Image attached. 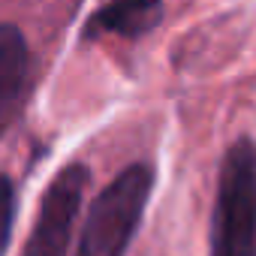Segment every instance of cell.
<instances>
[{
  "instance_id": "277c9868",
  "label": "cell",
  "mask_w": 256,
  "mask_h": 256,
  "mask_svg": "<svg viewBox=\"0 0 256 256\" xmlns=\"http://www.w3.org/2000/svg\"><path fill=\"white\" fill-rule=\"evenodd\" d=\"M163 18V0H108L102 10L88 22L84 36L96 34H118L126 40L145 36Z\"/></svg>"
},
{
  "instance_id": "5b68a950",
  "label": "cell",
  "mask_w": 256,
  "mask_h": 256,
  "mask_svg": "<svg viewBox=\"0 0 256 256\" xmlns=\"http://www.w3.org/2000/svg\"><path fill=\"white\" fill-rule=\"evenodd\" d=\"M28 82V42L16 24H0V130L10 124Z\"/></svg>"
},
{
  "instance_id": "3957f363",
  "label": "cell",
  "mask_w": 256,
  "mask_h": 256,
  "mask_svg": "<svg viewBox=\"0 0 256 256\" xmlns=\"http://www.w3.org/2000/svg\"><path fill=\"white\" fill-rule=\"evenodd\" d=\"M88 178H90V172L82 163H70L66 169H60L54 175V181L48 184V190L42 196L40 217L34 223V232H30L22 256H64L66 253Z\"/></svg>"
},
{
  "instance_id": "7a4b0ae2",
  "label": "cell",
  "mask_w": 256,
  "mask_h": 256,
  "mask_svg": "<svg viewBox=\"0 0 256 256\" xmlns=\"http://www.w3.org/2000/svg\"><path fill=\"white\" fill-rule=\"evenodd\" d=\"M151 187H154L151 166L145 163L126 166L94 199L76 256H124L142 223Z\"/></svg>"
},
{
  "instance_id": "6da1fadb",
  "label": "cell",
  "mask_w": 256,
  "mask_h": 256,
  "mask_svg": "<svg viewBox=\"0 0 256 256\" xmlns=\"http://www.w3.org/2000/svg\"><path fill=\"white\" fill-rule=\"evenodd\" d=\"M211 256H256V142L238 139L220 166Z\"/></svg>"
},
{
  "instance_id": "8992f818",
  "label": "cell",
  "mask_w": 256,
  "mask_h": 256,
  "mask_svg": "<svg viewBox=\"0 0 256 256\" xmlns=\"http://www.w3.org/2000/svg\"><path fill=\"white\" fill-rule=\"evenodd\" d=\"M12 220H16V187L6 175H0V256L10 247Z\"/></svg>"
}]
</instances>
